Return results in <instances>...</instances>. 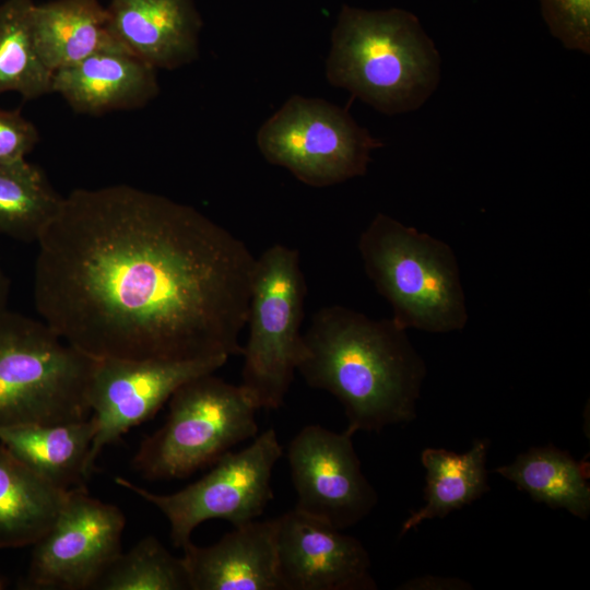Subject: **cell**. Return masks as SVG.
<instances>
[{
  "label": "cell",
  "instance_id": "6da1fadb",
  "mask_svg": "<svg viewBox=\"0 0 590 590\" xmlns=\"http://www.w3.org/2000/svg\"><path fill=\"white\" fill-rule=\"evenodd\" d=\"M36 243L35 307L90 357L241 355L256 257L196 208L125 184L79 188Z\"/></svg>",
  "mask_w": 590,
  "mask_h": 590
},
{
  "label": "cell",
  "instance_id": "7a4b0ae2",
  "mask_svg": "<svg viewBox=\"0 0 590 590\" xmlns=\"http://www.w3.org/2000/svg\"><path fill=\"white\" fill-rule=\"evenodd\" d=\"M297 371L341 402L354 435L413 421L426 366L391 318L332 305L316 311L303 333Z\"/></svg>",
  "mask_w": 590,
  "mask_h": 590
},
{
  "label": "cell",
  "instance_id": "3957f363",
  "mask_svg": "<svg viewBox=\"0 0 590 590\" xmlns=\"http://www.w3.org/2000/svg\"><path fill=\"white\" fill-rule=\"evenodd\" d=\"M326 75L380 113L404 114L437 88L440 56L412 12L344 4L331 33Z\"/></svg>",
  "mask_w": 590,
  "mask_h": 590
},
{
  "label": "cell",
  "instance_id": "277c9868",
  "mask_svg": "<svg viewBox=\"0 0 590 590\" xmlns=\"http://www.w3.org/2000/svg\"><path fill=\"white\" fill-rule=\"evenodd\" d=\"M364 270L401 328L446 333L464 328L465 296L445 241L378 213L358 239Z\"/></svg>",
  "mask_w": 590,
  "mask_h": 590
},
{
  "label": "cell",
  "instance_id": "5b68a950",
  "mask_svg": "<svg viewBox=\"0 0 590 590\" xmlns=\"http://www.w3.org/2000/svg\"><path fill=\"white\" fill-rule=\"evenodd\" d=\"M94 364L43 320L5 310L0 316V427L90 417Z\"/></svg>",
  "mask_w": 590,
  "mask_h": 590
},
{
  "label": "cell",
  "instance_id": "8992f818",
  "mask_svg": "<svg viewBox=\"0 0 590 590\" xmlns=\"http://www.w3.org/2000/svg\"><path fill=\"white\" fill-rule=\"evenodd\" d=\"M211 374L182 384L165 423L145 437L132 465L148 480L182 479L258 433L257 408L239 385Z\"/></svg>",
  "mask_w": 590,
  "mask_h": 590
},
{
  "label": "cell",
  "instance_id": "52a82bcc",
  "mask_svg": "<svg viewBox=\"0 0 590 590\" xmlns=\"http://www.w3.org/2000/svg\"><path fill=\"white\" fill-rule=\"evenodd\" d=\"M305 297L296 249L275 244L256 258L239 386L258 410L284 403L303 351Z\"/></svg>",
  "mask_w": 590,
  "mask_h": 590
},
{
  "label": "cell",
  "instance_id": "ba28073f",
  "mask_svg": "<svg viewBox=\"0 0 590 590\" xmlns=\"http://www.w3.org/2000/svg\"><path fill=\"white\" fill-rule=\"evenodd\" d=\"M257 145L271 164L311 187L366 174L382 143L343 108L321 98L290 97L259 128Z\"/></svg>",
  "mask_w": 590,
  "mask_h": 590
},
{
  "label": "cell",
  "instance_id": "9c48e42d",
  "mask_svg": "<svg viewBox=\"0 0 590 590\" xmlns=\"http://www.w3.org/2000/svg\"><path fill=\"white\" fill-rule=\"evenodd\" d=\"M282 446L270 428L238 452L228 451L197 482L173 494L152 493L121 476L115 483L155 506L169 523L176 547L191 541L202 522L222 519L234 527L256 520L272 499V471Z\"/></svg>",
  "mask_w": 590,
  "mask_h": 590
},
{
  "label": "cell",
  "instance_id": "30bf717a",
  "mask_svg": "<svg viewBox=\"0 0 590 590\" xmlns=\"http://www.w3.org/2000/svg\"><path fill=\"white\" fill-rule=\"evenodd\" d=\"M126 516L92 497L85 486L70 488L51 528L33 544L24 585L32 589H94L122 552Z\"/></svg>",
  "mask_w": 590,
  "mask_h": 590
},
{
  "label": "cell",
  "instance_id": "8fae6325",
  "mask_svg": "<svg viewBox=\"0 0 590 590\" xmlns=\"http://www.w3.org/2000/svg\"><path fill=\"white\" fill-rule=\"evenodd\" d=\"M227 359H95L87 391L97 424L88 455L91 471L106 446L153 417L182 384L215 373Z\"/></svg>",
  "mask_w": 590,
  "mask_h": 590
},
{
  "label": "cell",
  "instance_id": "7c38bea8",
  "mask_svg": "<svg viewBox=\"0 0 590 590\" xmlns=\"http://www.w3.org/2000/svg\"><path fill=\"white\" fill-rule=\"evenodd\" d=\"M352 436L307 425L287 447L297 496L294 509L341 531L368 516L378 499L363 474Z\"/></svg>",
  "mask_w": 590,
  "mask_h": 590
},
{
  "label": "cell",
  "instance_id": "4fadbf2b",
  "mask_svg": "<svg viewBox=\"0 0 590 590\" xmlns=\"http://www.w3.org/2000/svg\"><path fill=\"white\" fill-rule=\"evenodd\" d=\"M275 520L282 590L377 588L361 541L295 509Z\"/></svg>",
  "mask_w": 590,
  "mask_h": 590
},
{
  "label": "cell",
  "instance_id": "5bb4252c",
  "mask_svg": "<svg viewBox=\"0 0 590 590\" xmlns=\"http://www.w3.org/2000/svg\"><path fill=\"white\" fill-rule=\"evenodd\" d=\"M106 8L116 40L156 70L199 57L203 23L194 0H110Z\"/></svg>",
  "mask_w": 590,
  "mask_h": 590
},
{
  "label": "cell",
  "instance_id": "9a60e30c",
  "mask_svg": "<svg viewBox=\"0 0 590 590\" xmlns=\"http://www.w3.org/2000/svg\"><path fill=\"white\" fill-rule=\"evenodd\" d=\"M190 590H282L276 520L236 526L217 542L184 547Z\"/></svg>",
  "mask_w": 590,
  "mask_h": 590
},
{
  "label": "cell",
  "instance_id": "2e32d148",
  "mask_svg": "<svg viewBox=\"0 0 590 590\" xmlns=\"http://www.w3.org/2000/svg\"><path fill=\"white\" fill-rule=\"evenodd\" d=\"M158 92L156 69L122 48L99 51L52 78V93L93 116L142 108Z\"/></svg>",
  "mask_w": 590,
  "mask_h": 590
},
{
  "label": "cell",
  "instance_id": "e0dca14e",
  "mask_svg": "<svg viewBox=\"0 0 590 590\" xmlns=\"http://www.w3.org/2000/svg\"><path fill=\"white\" fill-rule=\"evenodd\" d=\"M96 427L93 415L69 423L0 427V444L47 481L70 489L85 486L92 473L88 455Z\"/></svg>",
  "mask_w": 590,
  "mask_h": 590
},
{
  "label": "cell",
  "instance_id": "ac0fdd59",
  "mask_svg": "<svg viewBox=\"0 0 590 590\" xmlns=\"http://www.w3.org/2000/svg\"><path fill=\"white\" fill-rule=\"evenodd\" d=\"M33 35L44 63L55 73L107 49H125L113 36L107 8L98 0L35 3Z\"/></svg>",
  "mask_w": 590,
  "mask_h": 590
},
{
  "label": "cell",
  "instance_id": "d6986e66",
  "mask_svg": "<svg viewBox=\"0 0 590 590\" xmlns=\"http://www.w3.org/2000/svg\"><path fill=\"white\" fill-rule=\"evenodd\" d=\"M68 491L34 472L0 444V548L35 544L56 521Z\"/></svg>",
  "mask_w": 590,
  "mask_h": 590
},
{
  "label": "cell",
  "instance_id": "ffe728a7",
  "mask_svg": "<svg viewBox=\"0 0 590 590\" xmlns=\"http://www.w3.org/2000/svg\"><path fill=\"white\" fill-rule=\"evenodd\" d=\"M487 449L486 439H476L464 453L437 448L423 450L421 461L426 471V503L404 521L401 533L425 520L442 518L487 492Z\"/></svg>",
  "mask_w": 590,
  "mask_h": 590
},
{
  "label": "cell",
  "instance_id": "44dd1931",
  "mask_svg": "<svg viewBox=\"0 0 590 590\" xmlns=\"http://www.w3.org/2000/svg\"><path fill=\"white\" fill-rule=\"evenodd\" d=\"M496 473L538 503L563 508L583 520L590 514V487L583 470L569 453L554 446L532 447L497 468Z\"/></svg>",
  "mask_w": 590,
  "mask_h": 590
},
{
  "label": "cell",
  "instance_id": "7402d4cb",
  "mask_svg": "<svg viewBox=\"0 0 590 590\" xmlns=\"http://www.w3.org/2000/svg\"><path fill=\"white\" fill-rule=\"evenodd\" d=\"M62 200L44 170L27 160L0 164V234L36 243Z\"/></svg>",
  "mask_w": 590,
  "mask_h": 590
},
{
  "label": "cell",
  "instance_id": "603a6c76",
  "mask_svg": "<svg viewBox=\"0 0 590 590\" xmlns=\"http://www.w3.org/2000/svg\"><path fill=\"white\" fill-rule=\"evenodd\" d=\"M33 0L0 2V95L25 99L52 93L54 72L42 60L33 35Z\"/></svg>",
  "mask_w": 590,
  "mask_h": 590
},
{
  "label": "cell",
  "instance_id": "cb8c5ba5",
  "mask_svg": "<svg viewBox=\"0 0 590 590\" xmlns=\"http://www.w3.org/2000/svg\"><path fill=\"white\" fill-rule=\"evenodd\" d=\"M94 589L190 590L182 557L173 555L157 538L148 535L107 567Z\"/></svg>",
  "mask_w": 590,
  "mask_h": 590
},
{
  "label": "cell",
  "instance_id": "d4e9b609",
  "mask_svg": "<svg viewBox=\"0 0 590 590\" xmlns=\"http://www.w3.org/2000/svg\"><path fill=\"white\" fill-rule=\"evenodd\" d=\"M550 33L566 49L590 54V0H539Z\"/></svg>",
  "mask_w": 590,
  "mask_h": 590
},
{
  "label": "cell",
  "instance_id": "484cf974",
  "mask_svg": "<svg viewBox=\"0 0 590 590\" xmlns=\"http://www.w3.org/2000/svg\"><path fill=\"white\" fill-rule=\"evenodd\" d=\"M38 141L36 126L20 110L0 107V164L26 160Z\"/></svg>",
  "mask_w": 590,
  "mask_h": 590
},
{
  "label": "cell",
  "instance_id": "4316f807",
  "mask_svg": "<svg viewBox=\"0 0 590 590\" xmlns=\"http://www.w3.org/2000/svg\"><path fill=\"white\" fill-rule=\"evenodd\" d=\"M399 589H471V585L458 578L425 576L414 578L403 583Z\"/></svg>",
  "mask_w": 590,
  "mask_h": 590
},
{
  "label": "cell",
  "instance_id": "83f0119b",
  "mask_svg": "<svg viewBox=\"0 0 590 590\" xmlns=\"http://www.w3.org/2000/svg\"><path fill=\"white\" fill-rule=\"evenodd\" d=\"M9 281L0 268V316L7 310Z\"/></svg>",
  "mask_w": 590,
  "mask_h": 590
},
{
  "label": "cell",
  "instance_id": "f1b7e54d",
  "mask_svg": "<svg viewBox=\"0 0 590 590\" xmlns=\"http://www.w3.org/2000/svg\"><path fill=\"white\" fill-rule=\"evenodd\" d=\"M1 588H2V585H1V582H0V589H1Z\"/></svg>",
  "mask_w": 590,
  "mask_h": 590
}]
</instances>
